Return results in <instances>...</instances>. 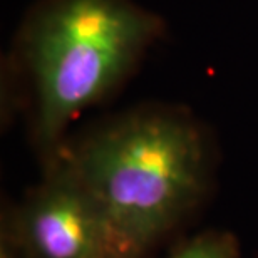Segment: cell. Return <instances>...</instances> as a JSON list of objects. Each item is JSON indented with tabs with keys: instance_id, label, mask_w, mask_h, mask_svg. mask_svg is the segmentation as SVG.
<instances>
[{
	"instance_id": "obj_4",
	"label": "cell",
	"mask_w": 258,
	"mask_h": 258,
	"mask_svg": "<svg viewBox=\"0 0 258 258\" xmlns=\"http://www.w3.org/2000/svg\"><path fill=\"white\" fill-rule=\"evenodd\" d=\"M169 258H240V246L226 231H206L188 240Z\"/></svg>"
},
{
	"instance_id": "obj_3",
	"label": "cell",
	"mask_w": 258,
	"mask_h": 258,
	"mask_svg": "<svg viewBox=\"0 0 258 258\" xmlns=\"http://www.w3.org/2000/svg\"><path fill=\"white\" fill-rule=\"evenodd\" d=\"M22 258H143L60 154L44 181L4 218Z\"/></svg>"
},
{
	"instance_id": "obj_2",
	"label": "cell",
	"mask_w": 258,
	"mask_h": 258,
	"mask_svg": "<svg viewBox=\"0 0 258 258\" xmlns=\"http://www.w3.org/2000/svg\"><path fill=\"white\" fill-rule=\"evenodd\" d=\"M161 30L131 0H45L24 25L35 89V136L50 159L71 121L126 79Z\"/></svg>"
},
{
	"instance_id": "obj_1",
	"label": "cell",
	"mask_w": 258,
	"mask_h": 258,
	"mask_svg": "<svg viewBox=\"0 0 258 258\" xmlns=\"http://www.w3.org/2000/svg\"><path fill=\"white\" fill-rule=\"evenodd\" d=\"M55 154L139 255L189 215L208 186L205 134L181 111L127 112Z\"/></svg>"
}]
</instances>
